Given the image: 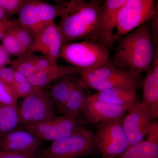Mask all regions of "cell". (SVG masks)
Here are the masks:
<instances>
[{"label": "cell", "mask_w": 158, "mask_h": 158, "mask_svg": "<svg viewBox=\"0 0 158 158\" xmlns=\"http://www.w3.org/2000/svg\"><path fill=\"white\" fill-rule=\"evenodd\" d=\"M80 69L75 66L57 65L37 71L28 77L27 80L35 87L43 89L46 85L63 77L73 74H80Z\"/></svg>", "instance_id": "cell-16"}, {"label": "cell", "mask_w": 158, "mask_h": 158, "mask_svg": "<svg viewBox=\"0 0 158 158\" xmlns=\"http://www.w3.org/2000/svg\"><path fill=\"white\" fill-rule=\"evenodd\" d=\"M27 0H0V6L8 16L19 13Z\"/></svg>", "instance_id": "cell-27"}, {"label": "cell", "mask_w": 158, "mask_h": 158, "mask_svg": "<svg viewBox=\"0 0 158 158\" xmlns=\"http://www.w3.org/2000/svg\"><path fill=\"white\" fill-rule=\"evenodd\" d=\"M43 140L27 130H13L0 138V150L19 152L37 150Z\"/></svg>", "instance_id": "cell-14"}, {"label": "cell", "mask_w": 158, "mask_h": 158, "mask_svg": "<svg viewBox=\"0 0 158 158\" xmlns=\"http://www.w3.org/2000/svg\"><path fill=\"white\" fill-rule=\"evenodd\" d=\"M99 150L94 134L86 128L38 152L36 158H81L94 156Z\"/></svg>", "instance_id": "cell-4"}, {"label": "cell", "mask_w": 158, "mask_h": 158, "mask_svg": "<svg viewBox=\"0 0 158 158\" xmlns=\"http://www.w3.org/2000/svg\"><path fill=\"white\" fill-rule=\"evenodd\" d=\"M11 88L14 89L18 97L23 98L28 96L35 91L42 89L35 87L28 81L22 83H15Z\"/></svg>", "instance_id": "cell-28"}, {"label": "cell", "mask_w": 158, "mask_h": 158, "mask_svg": "<svg viewBox=\"0 0 158 158\" xmlns=\"http://www.w3.org/2000/svg\"><path fill=\"white\" fill-rule=\"evenodd\" d=\"M54 103L49 93L43 89L26 97L18 106L19 124L28 126L55 117Z\"/></svg>", "instance_id": "cell-9"}, {"label": "cell", "mask_w": 158, "mask_h": 158, "mask_svg": "<svg viewBox=\"0 0 158 158\" xmlns=\"http://www.w3.org/2000/svg\"><path fill=\"white\" fill-rule=\"evenodd\" d=\"M83 123H84L73 117L62 115L24 127L41 140L54 142L84 129L85 128L82 125Z\"/></svg>", "instance_id": "cell-10"}, {"label": "cell", "mask_w": 158, "mask_h": 158, "mask_svg": "<svg viewBox=\"0 0 158 158\" xmlns=\"http://www.w3.org/2000/svg\"><path fill=\"white\" fill-rule=\"evenodd\" d=\"M15 71L10 67L0 68V81L12 87L15 83Z\"/></svg>", "instance_id": "cell-30"}, {"label": "cell", "mask_w": 158, "mask_h": 158, "mask_svg": "<svg viewBox=\"0 0 158 158\" xmlns=\"http://www.w3.org/2000/svg\"><path fill=\"white\" fill-rule=\"evenodd\" d=\"M131 106H116L88 95L81 112L86 121L95 123L124 116Z\"/></svg>", "instance_id": "cell-13"}, {"label": "cell", "mask_w": 158, "mask_h": 158, "mask_svg": "<svg viewBox=\"0 0 158 158\" xmlns=\"http://www.w3.org/2000/svg\"><path fill=\"white\" fill-rule=\"evenodd\" d=\"M60 57L77 67L81 72L97 68L110 59L107 49L88 40L63 44Z\"/></svg>", "instance_id": "cell-5"}, {"label": "cell", "mask_w": 158, "mask_h": 158, "mask_svg": "<svg viewBox=\"0 0 158 158\" xmlns=\"http://www.w3.org/2000/svg\"><path fill=\"white\" fill-rule=\"evenodd\" d=\"M147 141L158 144V123L157 121H155L150 128L147 134Z\"/></svg>", "instance_id": "cell-32"}, {"label": "cell", "mask_w": 158, "mask_h": 158, "mask_svg": "<svg viewBox=\"0 0 158 158\" xmlns=\"http://www.w3.org/2000/svg\"><path fill=\"white\" fill-rule=\"evenodd\" d=\"M37 56L28 52L24 55L11 60L9 67L27 77L38 71L37 66Z\"/></svg>", "instance_id": "cell-23"}, {"label": "cell", "mask_w": 158, "mask_h": 158, "mask_svg": "<svg viewBox=\"0 0 158 158\" xmlns=\"http://www.w3.org/2000/svg\"><path fill=\"white\" fill-rule=\"evenodd\" d=\"M14 81L15 83H22L27 81H28L27 77L19 72L15 71Z\"/></svg>", "instance_id": "cell-34"}, {"label": "cell", "mask_w": 158, "mask_h": 158, "mask_svg": "<svg viewBox=\"0 0 158 158\" xmlns=\"http://www.w3.org/2000/svg\"><path fill=\"white\" fill-rule=\"evenodd\" d=\"M84 90L78 88V86L75 88L65 102L58 106L59 113L62 115L70 116L85 123L80 113L82 106L88 96Z\"/></svg>", "instance_id": "cell-18"}, {"label": "cell", "mask_w": 158, "mask_h": 158, "mask_svg": "<svg viewBox=\"0 0 158 158\" xmlns=\"http://www.w3.org/2000/svg\"><path fill=\"white\" fill-rule=\"evenodd\" d=\"M66 7L48 4L40 0H28L18 13V25L34 37L61 17Z\"/></svg>", "instance_id": "cell-7"}, {"label": "cell", "mask_w": 158, "mask_h": 158, "mask_svg": "<svg viewBox=\"0 0 158 158\" xmlns=\"http://www.w3.org/2000/svg\"><path fill=\"white\" fill-rule=\"evenodd\" d=\"M127 113L123 125L130 147L143 141L156 118L141 102L134 104Z\"/></svg>", "instance_id": "cell-11"}, {"label": "cell", "mask_w": 158, "mask_h": 158, "mask_svg": "<svg viewBox=\"0 0 158 158\" xmlns=\"http://www.w3.org/2000/svg\"><path fill=\"white\" fill-rule=\"evenodd\" d=\"M77 74L68 75L57 80L51 88L49 94L57 106L64 103L73 90L77 86L78 79L74 77Z\"/></svg>", "instance_id": "cell-19"}, {"label": "cell", "mask_w": 158, "mask_h": 158, "mask_svg": "<svg viewBox=\"0 0 158 158\" xmlns=\"http://www.w3.org/2000/svg\"><path fill=\"white\" fill-rule=\"evenodd\" d=\"M158 15L154 0H127L117 14L113 42Z\"/></svg>", "instance_id": "cell-6"}, {"label": "cell", "mask_w": 158, "mask_h": 158, "mask_svg": "<svg viewBox=\"0 0 158 158\" xmlns=\"http://www.w3.org/2000/svg\"><path fill=\"white\" fill-rule=\"evenodd\" d=\"M60 31L55 22L48 26L36 37L31 49V53H41L45 56Z\"/></svg>", "instance_id": "cell-20"}, {"label": "cell", "mask_w": 158, "mask_h": 158, "mask_svg": "<svg viewBox=\"0 0 158 158\" xmlns=\"http://www.w3.org/2000/svg\"><path fill=\"white\" fill-rule=\"evenodd\" d=\"M91 96L97 99L116 106H131L137 102L136 90L127 88H109L97 91Z\"/></svg>", "instance_id": "cell-17"}, {"label": "cell", "mask_w": 158, "mask_h": 158, "mask_svg": "<svg viewBox=\"0 0 158 158\" xmlns=\"http://www.w3.org/2000/svg\"><path fill=\"white\" fill-rule=\"evenodd\" d=\"M158 52L154 57L146 77L143 80V98L141 102L155 116L158 117Z\"/></svg>", "instance_id": "cell-15"}, {"label": "cell", "mask_w": 158, "mask_h": 158, "mask_svg": "<svg viewBox=\"0 0 158 158\" xmlns=\"http://www.w3.org/2000/svg\"><path fill=\"white\" fill-rule=\"evenodd\" d=\"M18 97L15 91L11 86L0 81V104L18 106Z\"/></svg>", "instance_id": "cell-25"}, {"label": "cell", "mask_w": 158, "mask_h": 158, "mask_svg": "<svg viewBox=\"0 0 158 158\" xmlns=\"http://www.w3.org/2000/svg\"><path fill=\"white\" fill-rule=\"evenodd\" d=\"M110 64L118 70L140 75L152 64L155 48L149 22L119 38Z\"/></svg>", "instance_id": "cell-1"}, {"label": "cell", "mask_w": 158, "mask_h": 158, "mask_svg": "<svg viewBox=\"0 0 158 158\" xmlns=\"http://www.w3.org/2000/svg\"><path fill=\"white\" fill-rule=\"evenodd\" d=\"M11 61L9 53L2 45H0V68L9 65Z\"/></svg>", "instance_id": "cell-33"}, {"label": "cell", "mask_w": 158, "mask_h": 158, "mask_svg": "<svg viewBox=\"0 0 158 158\" xmlns=\"http://www.w3.org/2000/svg\"><path fill=\"white\" fill-rule=\"evenodd\" d=\"M116 158H158V144L143 141L130 146Z\"/></svg>", "instance_id": "cell-21"}, {"label": "cell", "mask_w": 158, "mask_h": 158, "mask_svg": "<svg viewBox=\"0 0 158 158\" xmlns=\"http://www.w3.org/2000/svg\"><path fill=\"white\" fill-rule=\"evenodd\" d=\"M127 1L106 0L102 5L97 43L107 49L112 47L114 44L113 37L116 30L117 14Z\"/></svg>", "instance_id": "cell-12"}, {"label": "cell", "mask_w": 158, "mask_h": 158, "mask_svg": "<svg viewBox=\"0 0 158 158\" xmlns=\"http://www.w3.org/2000/svg\"><path fill=\"white\" fill-rule=\"evenodd\" d=\"M78 88L100 90L113 88H127L136 90L142 86L140 75L118 70L108 62L88 71L81 72Z\"/></svg>", "instance_id": "cell-3"}, {"label": "cell", "mask_w": 158, "mask_h": 158, "mask_svg": "<svg viewBox=\"0 0 158 158\" xmlns=\"http://www.w3.org/2000/svg\"><path fill=\"white\" fill-rule=\"evenodd\" d=\"M18 25L17 21L5 19L0 21V40L9 31Z\"/></svg>", "instance_id": "cell-31"}, {"label": "cell", "mask_w": 158, "mask_h": 158, "mask_svg": "<svg viewBox=\"0 0 158 158\" xmlns=\"http://www.w3.org/2000/svg\"><path fill=\"white\" fill-rule=\"evenodd\" d=\"M19 124L18 106L0 104V136L13 131Z\"/></svg>", "instance_id": "cell-22"}, {"label": "cell", "mask_w": 158, "mask_h": 158, "mask_svg": "<svg viewBox=\"0 0 158 158\" xmlns=\"http://www.w3.org/2000/svg\"><path fill=\"white\" fill-rule=\"evenodd\" d=\"M124 116L101 122L97 127L94 137L103 158H116L130 147L123 125Z\"/></svg>", "instance_id": "cell-8"}, {"label": "cell", "mask_w": 158, "mask_h": 158, "mask_svg": "<svg viewBox=\"0 0 158 158\" xmlns=\"http://www.w3.org/2000/svg\"><path fill=\"white\" fill-rule=\"evenodd\" d=\"M12 30L6 33L2 38V46L9 55L17 57L21 56L27 52L20 44Z\"/></svg>", "instance_id": "cell-24"}, {"label": "cell", "mask_w": 158, "mask_h": 158, "mask_svg": "<svg viewBox=\"0 0 158 158\" xmlns=\"http://www.w3.org/2000/svg\"><path fill=\"white\" fill-rule=\"evenodd\" d=\"M12 32L23 48L27 52L31 49L34 41V37L25 29L19 25L12 29Z\"/></svg>", "instance_id": "cell-26"}, {"label": "cell", "mask_w": 158, "mask_h": 158, "mask_svg": "<svg viewBox=\"0 0 158 158\" xmlns=\"http://www.w3.org/2000/svg\"><path fill=\"white\" fill-rule=\"evenodd\" d=\"M103 3L97 0H71L69 2L57 25L63 44L78 40L97 43Z\"/></svg>", "instance_id": "cell-2"}, {"label": "cell", "mask_w": 158, "mask_h": 158, "mask_svg": "<svg viewBox=\"0 0 158 158\" xmlns=\"http://www.w3.org/2000/svg\"><path fill=\"white\" fill-rule=\"evenodd\" d=\"M38 151L19 152L0 150V158H36Z\"/></svg>", "instance_id": "cell-29"}, {"label": "cell", "mask_w": 158, "mask_h": 158, "mask_svg": "<svg viewBox=\"0 0 158 158\" xmlns=\"http://www.w3.org/2000/svg\"><path fill=\"white\" fill-rule=\"evenodd\" d=\"M9 16L0 6V21L5 19H8Z\"/></svg>", "instance_id": "cell-35"}]
</instances>
